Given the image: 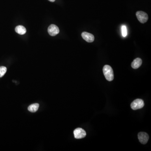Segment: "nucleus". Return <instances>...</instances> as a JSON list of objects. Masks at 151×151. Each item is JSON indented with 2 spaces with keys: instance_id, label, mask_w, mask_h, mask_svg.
<instances>
[{
  "instance_id": "f257e3e1",
  "label": "nucleus",
  "mask_w": 151,
  "mask_h": 151,
  "mask_svg": "<svg viewBox=\"0 0 151 151\" xmlns=\"http://www.w3.org/2000/svg\"><path fill=\"white\" fill-rule=\"evenodd\" d=\"M103 72L105 78L108 81H113L114 79L113 71L111 66L105 65L103 67Z\"/></svg>"
},
{
  "instance_id": "f03ea898",
  "label": "nucleus",
  "mask_w": 151,
  "mask_h": 151,
  "mask_svg": "<svg viewBox=\"0 0 151 151\" xmlns=\"http://www.w3.org/2000/svg\"><path fill=\"white\" fill-rule=\"evenodd\" d=\"M144 101L142 99H137L133 102L131 105V108L133 110L140 109L144 106Z\"/></svg>"
},
{
  "instance_id": "7ed1b4c3",
  "label": "nucleus",
  "mask_w": 151,
  "mask_h": 151,
  "mask_svg": "<svg viewBox=\"0 0 151 151\" xmlns=\"http://www.w3.org/2000/svg\"><path fill=\"white\" fill-rule=\"evenodd\" d=\"M136 16L138 19L141 23H146L148 20V16L147 14L142 11H138L136 13Z\"/></svg>"
},
{
  "instance_id": "20e7f679",
  "label": "nucleus",
  "mask_w": 151,
  "mask_h": 151,
  "mask_svg": "<svg viewBox=\"0 0 151 151\" xmlns=\"http://www.w3.org/2000/svg\"><path fill=\"white\" fill-rule=\"evenodd\" d=\"M74 137L76 139H82L86 136V132L83 129L81 128H76L74 131Z\"/></svg>"
},
{
  "instance_id": "39448f33",
  "label": "nucleus",
  "mask_w": 151,
  "mask_h": 151,
  "mask_svg": "<svg viewBox=\"0 0 151 151\" xmlns=\"http://www.w3.org/2000/svg\"><path fill=\"white\" fill-rule=\"evenodd\" d=\"M138 139L139 141L142 144H147L149 139V136L147 133L141 132L138 133Z\"/></svg>"
},
{
  "instance_id": "423d86ee",
  "label": "nucleus",
  "mask_w": 151,
  "mask_h": 151,
  "mask_svg": "<svg viewBox=\"0 0 151 151\" xmlns=\"http://www.w3.org/2000/svg\"><path fill=\"white\" fill-rule=\"evenodd\" d=\"M59 27L55 24H51L48 28V32L51 36H55L59 33Z\"/></svg>"
},
{
  "instance_id": "0eeeda50",
  "label": "nucleus",
  "mask_w": 151,
  "mask_h": 151,
  "mask_svg": "<svg viewBox=\"0 0 151 151\" xmlns=\"http://www.w3.org/2000/svg\"><path fill=\"white\" fill-rule=\"evenodd\" d=\"M81 36L88 43H92L95 40V37L92 34L86 32L82 33Z\"/></svg>"
},
{
  "instance_id": "6e6552de",
  "label": "nucleus",
  "mask_w": 151,
  "mask_h": 151,
  "mask_svg": "<svg viewBox=\"0 0 151 151\" xmlns=\"http://www.w3.org/2000/svg\"><path fill=\"white\" fill-rule=\"evenodd\" d=\"M142 63V60L140 58H137L134 60L131 64V67L133 69H137L141 66Z\"/></svg>"
},
{
  "instance_id": "1a4fd4ad",
  "label": "nucleus",
  "mask_w": 151,
  "mask_h": 151,
  "mask_svg": "<svg viewBox=\"0 0 151 151\" xmlns=\"http://www.w3.org/2000/svg\"><path fill=\"white\" fill-rule=\"evenodd\" d=\"M15 31L19 34L23 35L26 33L27 30L22 25H19L16 27Z\"/></svg>"
},
{
  "instance_id": "9d476101",
  "label": "nucleus",
  "mask_w": 151,
  "mask_h": 151,
  "mask_svg": "<svg viewBox=\"0 0 151 151\" xmlns=\"http://www.w3.org/2000/svg\"><path fill=\"white\" fill-rule=\"evenodd\" d=\"M39 107V104L38 103H34L31 105H29L28 110L29 111L31 112L32 113H35L37 111H38Z\"/></svg>"
},
{
  "instance_id": "9b49d317",
  "label": "nucleus",
  "mask_w": 151,
  "mask_h": 151,
  "mask_svg": "<svg viewBox=\"0 0 151 151\" xmlns=\"http://www.w3.org/2000/svg\"><path fill=\"white\" fill-rule=\"evenodd\" d=\"M7 71V68L5 66L0 67V77H2L5 75Z\"/></svg>"
},
{
  "instance_id": "f8f14e48",
  "label": "nucleus",
  "mask_w": 151,
  "mask_h": 151,
  "mask_svg": "<svg viewBox=\"0 0 151 151\" xmlns=\"http://www.w3.org/2000/svg\"><path fill=\"white\" fill-rule=\"evenodd\" d=\"M122 36L123 37H126L127 36V31L126 27L125 25H123L122 27Z\"/></svg>"
},
{
  "instance_id": "ddd939ff",
  "label": "nucleus",
  "mask_w": 151,
  "mask_h": 151,
  "mask_svg": "<svg viewBox=\"0 0 151 151\" xmlns=\"http://www.w3.org/2000/svg\"><path fill=\"white\" fill-rule=\"evenodd\" d=\"M48 1L52 2H54V1H55V0H48Z\"/></svg>"
}]
</instances>
